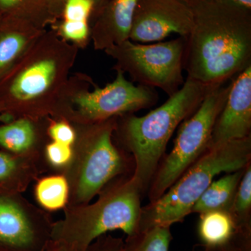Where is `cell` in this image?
<instances>
[{"mask_svg": "<svg viewBox=\"0 0 251 251\" xmlns=\"http://www.w3.org/2000/svg\"><path fill=\"white\" fill-rule=\"evenodd\" d=\"M191 6L184 70L203 85H224L251 66V10L228 0H200Z\"/></svg>", "mask_w": 251, "mask_h": 251, "instance_id": "6da1fadb", "label": "cell"}, {"mask_svg": "<svg viewBox=\"0 0 251 251\" xmlns=\"http://www.w3.org/2000/svg\"><path fill=\"white\" fill-rule=\"evenodd\" d=\"M79 50L53 29L44 31L0 79V110L6 122L52 117Z\"/></svg>", "mask_w": 251, "mask_h": 251, "instance_id": "7a4b0ae2", "label": "cell"}, {"mask_svg": "<svg viewBox=\"0 0 251 251\" xmlns=\"http://www.w3.org/2000/svg\"><path fill=\"white\" fill-rule=\"evenodd\" d=\"M215 88L187 77L176 93L147 115L138 117L128 114L117 117L114 140L133 158L132 177L143 194L148 192L176 128L196 111L206 96Z\"/></svg>", "mask_w": 251, "mask_h": 251, "instance_id": "3957f363", "label": "cell"}, {"mask_svg": "<svg viewBox=\"0 0 251 251\" xmlns=\"http://www.w3.org/2000/svg\"><path fill=\"white\" fill-rule=\"evenodd\" d=\"M143 193L132 175L107 185L95 202L67 206L64 217L54 221L51 240L72 251H86L99 237L121 230L126 237L138 232Z\"/></svg>", "mask_w": 251, "mask_h": 251, "instance_id": "277c9868", "label": "cell"}, {"mask_svg": "<svg viewBox=\"0 0 251 251\" xmlns=\"http://www.w3.org/2000/svg\"><path fill=\"white\" fill-rule=\"evenodd\" d=\"M251 162V135L208 149L163 196L142 206L138 232L182 222L216 175L239 171Z\"/></svg>", "mask_w": 251, "mask_h": 251, "instance_id": "5b68a950", "label": "cell"}, {"mask_svg": "<svg viewBox=\"0 0 251 251\" xmlns=\"http://www.w3.org/2000/svg\"><path fill=\"white\" fill-rule=\"evenodd\" d=\"M117 118L74 125L76 139L73 145L72 160L60 173L67 178L70 189L67 206L92 202L113 180L133 173V158L114 140Z\"/></svg>", "mask_w": 251, "mask_h": 251, "instance_id": "8992f818", "label": "cell"}, {"mask_svg": "<svg viewBox=\"0 0 251 251\" xmlns=\"http://www.w3.org/2000/svg\"><path fill=\"white\" fill-rule=\"evenodd\" d=\"M116 72L115 80L103 87H99L84 73L71 75L52 118L65 120L73 125H90L134 114L156 105L158 94L155 89L135 86L121 71Z\"/></svg>", "mask_w": 251, "mask_h": 251, "instance_id": "52a82bcc", "label": "cell"}, {"mask_svg": "<svg viewBox=\"0 0 251 251\" xmlns=\"http://www.w3.org/2000/svg\"><path fill=\"white\" fill-rule=\"evenodd\" d=\"M230 88L231 82L211 90L196 111L181 122L173 150L162 158L149 186L150 202L163 196L209 148L214 125Z\"/></svg>", "mask_w": 251, "mask_h": 251, "instance_id": "ba28073f", "label": "cell"}, {"mask_svg": "<svg viewBox=\"0 0 251 251\" xmlns=\"http://www.w3.org/2000/svg\"><path fill=\"white\" fill-rule=\"evenodd\" d=\"M186 38L156 44H141L128 39L104 52L116 61L113 69L128 74L133 82L158 88L168 97L184 85Z\"/></svg>", "mask_w": 251, "mask_h": 251, "instance_id": "9c48e42d", "label": "cell"}, {"mask_svg": "<svg viewBox=\"0 0 251 251\" xmlns=\"http://www.w3.org/2000/svg\"><path fill=\"white\" fill-rule=\"evenodd\" d=\"M54 221L23 193L0 191V251H42L51 241Z\"/></svg>", "mask_w": 251, "mask_h": 251, "instance_id": "30bf717a", "label": "cell"}, {"mask_svg": "<svg viewBox=\"0 0 251 251\" xmlns=\"http://www.w3.org/2000/svg\"><path fill=\"white\" fill-rule=\"evenodd\" d=\"M193 23L191 6L182 0H139L129 40L145 44L162 41L172 34L186 37Z\"/></svg>", "mask_w": 251, "mask_h": 251, "instance_id": "8fae6325", "label": "cell"}, {"mask_svg": "<svg viewBox=\"0 0 251 251\" xmlns=\"http://www.w3.org/2000/svg\"><path fill=\"white\" fill-rule=\"evenodd\" d=\"M251 135V66L231 82L228 97L214 125L210 147Z\"/></svg>", "mask_w": 251, "mask_h": 251, "instance_id": "7c38bea8", "label": "cell"}, {"mask_svg": "<svg viewBox=\"0 0 251 251\" xmlns=\"http://www.w3.org/2000/svg\"><path fill=\"white\" fill-rule=\"evenodd\" d=\"M139 0H109L90 27L96 50H103L129 39L135 7Z\"/></svg>", "mask_w": 251, "mask_h": 251, "instance_id": "4fadbf2b", "label": "cell"}, {"mask_svg": "<svg viewBox=\"0 0 251 251\" xmlns=\"http://www.w3.org/2000/svg\"><path fill=\"white\" fill-rule=\"evenodd\" d=\"M49 118L21 117L0 125V147L8 152L46 164L44 151L50 141L47 131Z\"/></svg>", "mask_w": 251, "mask_h": 251, "instance_id": "5bb4252c", "label": "cell"}, {"mask_svg": "<svg viewBox=\"0 0 251 251\" xmlns=\"http://www.w3.org/2000/svg\"><path fill=\"white\" fill-rule=\"evenodd\" d=\"M46 30L21 18L0 19V79L22 58Z\"/></svg>", "mask_w": 251, "mask_h": 251, "instance_id": "9a60e30c", "label": "cell"}, {"mask_svg": "<svg viewBox=\"0 0 251 251\" xmlns=\"http://www.w3.org/2000/svg\"><path fill=\"white\" fill-rule=\"evenodd\" d=\"M201 246L219 250L241 237H251V231L242 229L227 210H212L200 214L197 227Z\"/></svg>", "mask_w": 251, "mask_h": 251, "instance_id": "2e32d148", "label": "cell"}, {"mask_svg": "<svg viewBox=\"0 0 251 251\" xmlns=\"http://www.w3.org/2000/svg\"><path fill=\"white\" fill-rule=\"evenodd\" d=\"M48 171L44 162L0 151V186L2 189L23 193Z\"/></svg>", "mask_w": 251, "mask_h": 251, "instance_id": "e0dca14e", "label": "cell"}, {"mask_svg": "<svg viewBox=\"0 0 251 251\" xmlns=\"http://www.w3.org/2000/svg\"><path fill=\"white\" fill-rule=\"evenodd\" d=\"M245 168L227 173L213 181L193 205L191 213L200 214L212 210L229 211Z\"/></svg>", "mask_w": 251, "mask_h": 251, "instance_id": "ac0fdd59", "label": "cell"}, {"mask_svg": "<svg viewBox=\"0 0 251 251\" xmlns=\"http://www.w3.org/2000/svg\"><path fill=\"white\" fill-rule=\"evenodd\" d=\"M34 193L39 207L50 213L67 207L70 189L64 175L52 173L36 180Z\"/></svg>", "mask_w": 251, "mask_h": 251, "instance_id": "d6986e66", "label": "cell"}, {"mask_svg": "<svg viewBox=\"0 0 251 251\" xmlns=\"http://www.w3.org/2000/svg\"><path fill=\"white\" fill-rule=\"evenodd\" d=\"M4 18L26 20L44 29L56 22L43 0H0V19Z\"/></svg>", "mask_w": 251, "mask_h": 251, "instance_id": "ffe728a7", "label": "cell"}, {"mask_svg": "<svg viewBox=\"0 0 251 251\" xmlns=\"http://www.w3.org/2000/svg\"><path fill=\"white\" fill-rule=\"evenodd\" d=\"M171 227L154 226L126 237L122 251H169L173 240Z\"/></svg>", "mask_w": 251, "mask_h": 251, "instance_id": "44dd1931", "label": "cell"}, {"mask_svg": "<svg viewBox=\"0 0 251 251\" xmlns=\"http://www.w3.org/2000/svg\"><path fill=\"white\" fill-rule=\"evenodd\" d=\"M229 212L241 228L251 231V162L244 170Z\"/></svg>", "mask_w": 251, "mask_h": 251, "instance_id": "7402d4cb", "label": "cell"}, {"mask_svg": "<svg viewBox=\"0 0 251 251\" xmlns=\"http://www.w3.org/2000/svg\"><path fill=\"white\" fill-rule=\"evenodd\" d=\"M57 35L79 49H85L90 41V24L88 21H63L54 27Z\"/></svg>", "mask_w": 251, "mask_h": 251, "instance_id": "603a6c76", "label": "cell"}, {"mask_svg": "<svg viewBox=\"0 0 251 251\" xmlns=\"http://www.w3.org/2000/svg\"><path fill=\"white\" fill-rule=\"evenodd\" d=\"M73 147L50 140L44 149V161L48 169L54 173H62L72 161Z\"/></svg>", "mask_w": 251, "mask_h": 251, "instance_id": "cb8c5ba5", "label": "cell"}, {"mask_svg": "<svg viewBox=\"0 0 251 251\" xmlns=\"http://www.w3.org/2000/svg\"><path fill=\"white\" fill-rule=\"evenodd\" d=\"M50 140L72 146L76 139V130L70 122L62 119L50 117L48 125Z\"/></svg>", "mask_w": 251, "mask_h": 251, "instance_id": "d4e9b609", "label": "cell"}, {"mask_svg": "<svg viewBox=\"0 0 251 251\" xmlns=\"http://www.w3.org/2000/svg\"><path fill=\"white\" fill-rule=\"evenodd\" d=\"M94 10L92 0H66L63 6V21H88Z\"/></svg>", "mask_w": 251, "mask_h": 251, "instance_id": "484cf974", "label": "cell"}, {"mask_svg": "<svg viewBox=\"0 0 251 251\" xmlns=\"http://www.w3.org/2000/svg\"><path fill=\"white\" fill-rule=\"evenodd\" d=\"M123 246L122 238L106 234L96 239L86 251H122Z\"/></svg>", "mask_w": 251, "mask_h": 251, "instance_id": "4316f807", "label": "cell"}, {"mask_svg": "<svg viewBox=\"0 0 251 251\" xmlns=\"http://www.w3.org/2000/svg\"><path fill=\"white\" fill-rule=\"evenodd\" d=\"M216 251H251V237H242Z\"/></svg>", "mask_w": 251, "mask_h": 251, "instance_id": "83f0119b", "label": "cell"}, {"mask_svg": "<svg viewBox=\"0 0 251 251\" xmlns=\"http://www.w3.org/2000/svg\"><path fill=\"white\" fill-rule=\"evenodd\" d=\"M43 1L54 21H57V18L61 17L66 0H43Z\"/></svg>", "mask_w": 251, "mask_h": 251, "instance_id": "f1b7e54d", "label": "cell"}, {"mask_svg": "<svg viewBox=\"0 0 251 251\" xmlns=\"http://www.w3.org/2000/svg\"><path fill=\"white\" fill-rule=\"evenodd\" d=\"M42 251H72L62 243L51 240Z\"/></svg>", "mask_w": 251, "mask_h": 251, "instance_id": "f546056e", "label": "cell"}, {"mask_svg": "<svg viewBox=\"0 0 251 251\" xmlns=\"http://www.w3.org/2000/svg\"><path fill=\"white\" fill-rule=\"evenodd\" d=\"M92 1L94 4V10L91 18H93L94 20V18L97 16V15L98 14V13L100 11V10L105 6V4L108 2L109 0H92Z\"/></svg>", "mask_w": 251, "mask_h": 251, "instance_id": "4dcf8cb0", "label": "cell"}, {"mask_svg": "<svg viewBox=\"0 0 251 251\" xmlns=\"http://www.w3.org/2000/svg\"><path fill=\"white\" fill-rule=\"evenodd\" d=\"M228 1L245 9L251 10V0H228Z\"/></svg>", "mask_w": 251, "mask_h": 251, "instance_id": "1f68e13d", "label": "cell"}, {"mask_svg": "<svg viewBox=\"0 0 251 251\" xmlns=\"http://www.w3.org/2000/svg\"><path fill=\"white\" fill-rule=\"evenodd\" d=\"M182 1H184L186 4L190 5V6H192L193 4H196V3L199 1L200 0H182Z\"/></svg>", "mask_w": 251, "mask_h": 251, "instance_id": "d6a6232c", "label": "cell"}, {"mask_svg": "<svg viewBox=\"0 0 251 251\" xmlns=\"http://www.w3.org/2000/svg\"><path fill=\"white\" fill-rule=\"evenodd\" d=\"M216 250H214V249H206V248H203V250L201 251H216ZM192 251H196V249H193Z\"/></svg>", "mask_w": 251, "mask_h": 251, "instance_id": "836d02e7", "label": "cell"}, {"mask_svg": "<svg viewBox=\"0 0 251 251\" xmlns=\"http://www.w3.org/2000/svg\"><path fill=\"white\" fill-rule=\"evenodd\" d=\"M3 120L2 114H1V110H0V120Z\"/></svg>", "mask_w": 251, "mask_h": 251, "instance_id": "e575fe53", "label": "cell"}]
</instances>
